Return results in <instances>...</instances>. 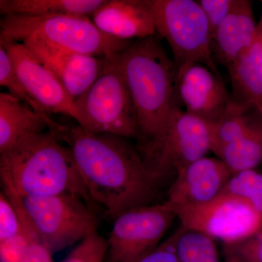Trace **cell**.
<instances>
[{"label": "cell", "instance_id": "6da1fadb", "mask_svg": "<svg viewBox=\"0 0 262 262\" xmlns=\"http://www.w3.org/2000/svg\"><path fill=\"white\" fill-rule=\"evenodd\" d=\"M49 129L70 148L91 201L108 216L115 220L131 208L155 204L160 186L127 139L55 121Z\"/></svg>", "mask_w": 262, "mask_h": 262}, {"label": "cell", "instance_id": "7a4b0ae2", "mask_svg": "<svg viewBox=\"0 0 262 262\" xmlns=\"http://www.w3.org/2000/svg\"><path fill=\"white\" fill-rule=\"evenodd\" d=\"M0 174L10 179L22 198L70 194L96 206L70 148L51 129L0 154Z\"/></svg>", "mask_w": 262, "mask_h": 262}, {"label": "cell", "instance_id": "3957f363", "mask_svg": "<svg viewBox=\"0 0 262 262\" xmlns=\"http://www.w3.org/2000/svg\"><path fill=\"white\" fill-rule=\"evenodd\" d=\"M140 130V141L159 135L176 106L177 66L159 40L138 39L118 54Z\"/></svg>", "mask_w": 262, "mask_h": 262}, {"label": "cell", "instance_id": "277c9868", "mask_svg": "<svg viewBox=\"0 0 262 262\" xmlns=\"http://www.w3.org/2000/svg\"><path fill=\"white\" fill-rule=\"evenodd\" d=\"M0 38L19 42L39 39L67 51L98 58L118 54L132 43L104 34L84 15H5L1 20Z\"/></svg>", "mask_w": 262, "mask_h": 262}, {"label": "cell", "instance_id": "5b68a950", "mask_svg": "<svg viewBox=\"0 0 262 262\" xmlns=\"http://www.w3.org/2000/svg\"><path fill=\"white\" fill-rule=\"evenodd\" d=\"M212 126L176 105L159 135L139 143L136 146L160 187L170 186L183 169L211 151Z\"/></svg>", "mask_w": 262, "mask_h": 262}, {"label": "cell", "instance_id": "8992f818", "mask_svg": "<svg viewBox=\"0 0 262 262\" xmlns=\"http://www.w3.org/2000/svg\"><path fill=\"white\" fill-rule=\"evenodd\" d=\"M119 54V53H118ZM118 54L106 57L98 78L75 101L78 125L98 134L140 139L135 108L124 79Z\"/></svg>", "mask_w": 262, "mask_h": 262}, {"label": "cell", "instance_id": "52a82bcc", "mask_svg": "<svg viewBox=\"0 0 262 262\" xmlns=\"http://www.w3.org/2000/svg\"><path fill=\"white\" fill-rule=\"evenodd\" d=\"M157 33L171 48L176 66L194 62L220 75L211 51L212 37L204 12L193 0H151Z\"/></svg>", "mask_w": 262, "mask_h": 262}, {"label": "cell", "instance_id": "ba28073f", "mask_svg": "<svg viewBox=\"0 0 262 262\" xmlns=\"http://www.w3.org/2000/svg\"><path fill=\"white\" fill-rule=\"evenodd\" d=\"M24 206L41 239L52 253L97 233L94 206L70 194L26 196Z\"/></svg>", "mask_w": 262, "mask_h": 262}, {"label": "cell", "instance_id": "9c48e42d", "mask_svg": "<svg viewBox=\"0 0 262 262\" xmlns=\"http://www.w3.org/2000/svg\"><path fill=\"white\" fill-rule=\"evenodd\" d=\"M182 227L220 239L225 245L236 244L262 232V213L248 202L228 193L203 204L171 208Z\"/></svg>", "mask_w": 262, "mask_h": 262}, {"label": "cell", "instance_id": "30bf717a", "mask_svg": "<svg viewBox=\"0 0 262 262\" xmlns=\"http://www.w3.org/2000/svg\"><path fill=\"white\" fill-rule=\"evenodd\" d=\"M177 215L165 203L136 207L115 219L103 262H134L152 251Z\"/></svg>", "mask_w": 262, "mask_h": 262}, {"label": "cell", "instance_id": "8fae6325", "mask_svg": "<svg viewBox=\"0 0 262 262\" xmlns=\"http://www.w3.org/2000/svg\"><path fill=\"white\" fill-rule=\"evenodd\" d=\"M24 89L37 106L38 112L60 114L78 122L75 101L63 84L47 67L41 63L23 43L0 38Z\"/></svg>", "mask_w": 262, "mask_h": 262}, {"label": "cell", "instance_id": "7c38bea8", "mask_svg": "<svg viewBox=\"0 0 262 262\" xmlns=\"http://www.w3.org/2000/svg\"><path fill=\"white\" fill-rule=\"evenodd\" d=\"M176 82L187 113L211 125L220 121L232 100L221 76L206 66L189 62L177 66Z\"/></svg>", "mask_w": 262, "mask_h": 262}, {"label": "cell", "instance_id": "4fadbf2b", "mask_svg": "<svg viewBox=\"0 0 262 262\" xmlns=\"http://www.w3.org/2000/svg\"><path fill=\"white\" fill-rule=\"evenodd\" d=\"M21 43L56 76L75 101L92 85L106 62V57L67 51L39 39H27Z\"/></svg>", "mask_w": 262, "mask_h": 262}, {"label": "cell", "instance_id": "5bb4252c", "mask_svg": "<svg viewBox=\"0 0 262 262\" xmlns=\"http://www.w3.org/2000/svg\"><path fill=\"white\" fill-rule=\"evenodd\" d=\"M232 175L220 158L203 157L178 174L169 186L164 202L170 208L203 204L218 196Z\"/></svg>", "mask_w": 262, "mask_h": 262}, {"label": "cell", "instance_id": "9a60e30c", "mask_svg": "<svg viewBox=\"0 0 262 262\" xmlns=\"http://www.w3.org/2000/svg\"><path fill=\"white\" fill-rule=\"evenodd\" d=\"M91 16L100 31L122 40L157 34L151 0H104Z\"/></svg>", "mask_w": 262, "mask_h": 262}, {"label": "cell", "instance_id": "2e32d148", "mask_svg": "<svg viewBox=\"0 0 262 262\" xmlns=\"http://www.w3.org/2000/svg\"><path fill=\"white\" fill-rule=\"evenodd\" d=\"M257 40L252 3L237 0L228 16L221 24L212 39L211 51L215 61L230 67Z\"/></svg>", "mask_w": 262, "mask_h": 262}, {"label": "cell", "instance_id": "e0dca14e", "mask_svg": "<svg viewBox=\"0 0 262 262\" xmlns=\"http://www.w3.org/2000/svg\"><path fill=\"white\" fill-rule=\"evenodd\" d=\"M51 119L18 98L0 94V154L30 136L46 132Z\"/></svg>", "mask_w": 262, "mask_h": 262}, {"label": "cell", "instance_id": "ac0fdd59", "mask_svg": "<svg viewBox=\"0 0 262 262\" xmlns=\"http://www.w3.org/2000/svg\"><path fill=\"white\" fill-rule=\"evenodd\" d=\"M227 70L233 89L232 99L262 116V40L257 39Z\"/></svg>", "mask_w": 262, "mask_h": 262}, {"label": "cell", "instance_id": "d6986e66", "mask_svg": "<svg viewBox=\"0 0 262 262\" xmlns=\"http://www.w3.org/2000/svg\"><path fill=\"white\" fill-rule=\"evenodd\" d=\"M104 0H0L5 15L29 17L84 15L94 13Z\"/></svg>", "mask_w": 262, "mask_h": 262}, {"label": "cell", "instance_id": "ffe728a7", "mask_svg": "<svg viewBox=\"0 0 262 262\" xmlns=\"http://www.w3.org/2000/svg\"><path fill=\"white\" fill-rule=\"evenodd\" d=\"M217 156L236 173L253 170L262 163V116L256 114L248 130L225 146Z\"/></svg>", "mask_w": 262, "mask_h": 262}, {"label": "cell", "instance_id": "44dd1931", "mask_svg": "<svg viewBox=\"0 0 262 262\" xmlns=\"http://www.w3.org/2000/svg\"><path fill=\"white\" fill-rule=\"evenodd\" d=\"M251 110L246 105L231 100L222 119L212 126V151L218 155L225 146L244 135L255 117L250 113Z\"/></svg>", "mask_w": 262, "mask_h": 262}, {"label": "cell", "instance_id": "7402d4cb", "mask_svg": "<svg viewBox=\"0 0 262 262\" xmlns=\"http://www.w3.org/2000/svg\"><path fill=\"white\" fill-rule=\"evenodd\" d=\"M177 250L179 262H220L213 239L184 227L177 241Z\"/></svg>", "mask_w": 262, "mask_h": 262}, {"label": "cell", "instance_id": "603a6c76", "mask_svg": "<svg viewBox=\"0 0 262 262\" xmlns=\"http://www.w3.org/2000/svg\"><path fill=\"white\" fill-rule=\"evenodd\" d=\"M222 192L244 200L262 213V174L255 169L234 173Z\"/></svg>", "mask_w": 262, "mask_h": 262}, {"label": "cell", "instance_id": "cb8c5ba5", "mask_svg": "<svg viewBox=\"0 0 262 262\" xmlns=\"http://www.w3.org/2000/svg\"><path fill=\"white\" fill-rule=\"evenodd\" d=\"M0 84L8 89L10 94L18 98L20 101L27 103L38 112L35 103L20 82L8 52L4 46L1 44H0Z\"/></svg>", "mask_w": 262, "mask_h": 262}, {"label": "cell", "instance_id": "d4e9b609", "mask_svg": "<svg viewBox=\"0 0 262 262\" xmlns=\"http://www.w3.org/2000/svg\"><path fill=\"white\" fill-rule=\"evenodd\" d=\"M107 248V241L95 233L81 241L61 262H103Z\"/></svg>", "mask_w": 262, "mask_h": 262}, {"label": "cell", "instance_id": "484cf974", "mask_svg": "<svg viewBox=\"0 0 262 262\" xmlns=\"http://www.w3.org/2000/svg\"><path fill=\"white\" fill-rule=\"evenodd\" d=\"M24 229L13 203L3 190L0 192V243L23 233Z\"/></svg>", "mask_w": 262, "mask_h": 262}, {"label": "cell", "instance_id": "4316f807", "mask_svg": "<svg viewBox=\"0 0 262 262\" xmlns=\"http://www.w3.org/2000/svg\"><path fill=\"white\" fill-rule=\"evenodd\" d=\"M227 256L238 258L243 262H262V232L236 244L225 245Z\"/></svg>", "mask_w": 262, "mask_h": 262}, {"label": "cell", "instance_id": "83f0119b", "mask_svg": "<svg viewBox=\"0 0 262 262\" xmlns=\"http://www.w3.org/2000/svg\"><path fill=\"white\" fill-rule=\"evenodd\" d=\"M198 3L206 15L213 39L215 31L234 9L237 0H199Z\"/></svg>", "mask_w": 262, "mask_h": 262}, {"label": "cell", "instance_id": "f1b7e54d", "mask_svg": "<svg viewBox=\"0 0 262 262\" xmlns=\"http://www.w3.org/2000/svg\"><path fill=\"white\" fill-rule=\"evenodd\" d=\"M30 239L23 233L0 243V262H21L27 254Z\"/></svg>", "mask_w": 262, "mask_h": 262}, {"label": "cell", "instance_id": "f546056e", "mask_svg": "<svg viewBox=\"0 0 262 262\" xmlns=\"http://www.w3.org/2000/svg\"><path fill=\"white\" fill-rule=\"evenodd\" d=\"M182 229L181 226L173 235L160 244L152 251L134 262H179L177 244Z\"/></svg>", "mask_w": 262, "mask_h": 262}, {"label": "cell", "instance_id": "4dcf8cb0", "mask_svg": "<svg viewBox=\"0 0 262 262\" xmlns=\"http://www.w3.org/2000/svg\"><path fill=\"white\" fill-rule=\"evenodd\" d=\"M257 39L262 40V15L259 23L257 24Z\"/></svg>", "mask_w": 262, "mask_h": 262}, {"label": "cell", "instance_id": "1f68e13d", "mask_svg": "<svg viewBox=\"0 0 262 262\" xmlns=\"http://www.w3.org/2000/svg\"><path fill=\"white\" fill-rule=\"evenodd\" d=\"M226 262H243L241 261V260H239L238 258L232 257V256H227V261Z\"/></svg>", "mask_w": 262, "mask_h": 262}]
</instances>
